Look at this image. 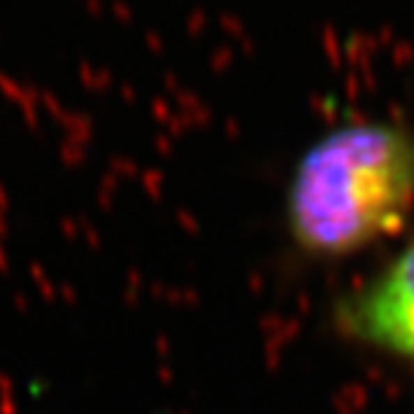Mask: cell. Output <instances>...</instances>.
Wrapping results in <instances>:
<instances>
[{
	"instance_id": "cell-1",
	"label": "cell",
	"mask_w": 414,
	"mask_h": 414,
	"mask_svg": "<svg viewBox=\"0 0 414 414\" xmlns=\"http://www.w3.org/2000/svg\"><path fill=\"white\" fill-rule=\"evenodd\" d=\"M414 207V128L349 120L309 145L287 187V230L302 252L337 260L382 243Z\"/></svg>"
},
{
	"instance_id": "cell-2",
	"label": "cell",
	"mask_w": 414,
	"mask_h": 414,
	"mask_svg": "<svg viewBox=\"0 0 414 414\" xmlns=\"http://www.w3.org/2000/svg\"><path fill=\"white\" fill-rule=\"evenodd\" d=\"M344 337L414 365V240L335 307Z\"/></svg>"
}]
</instances>
